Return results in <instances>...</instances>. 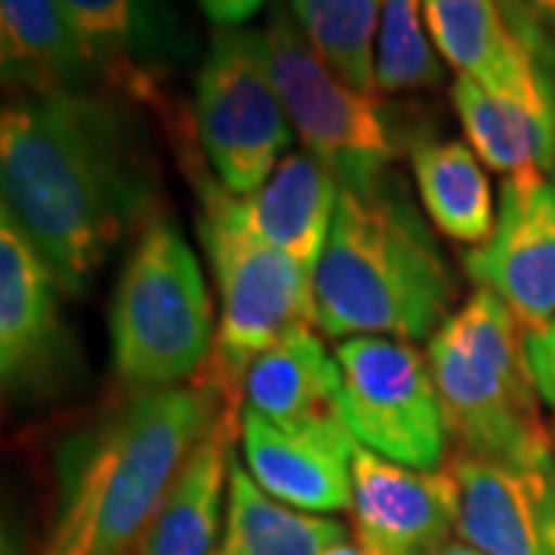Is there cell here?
Segmentation results:
<instances>
[{
    "mask_svg": "<svg viewBox=\"0 0 555 555\" xmlns=\"http://www.w3.org/2000/svg\"><path fill=\"white\" fill-rule=\"evenodd\" d=\"M506 10L555 47V0H503Z\"/></svg>",
    "mask_w": 555,
    "mask_h": 555,
    "instance_id": "cell-27",
    "label": "cell"
},
{
    "mask_svg": "<svg viewBox=\"0 0 555 555\" xmlns=\"http://www.w3.org/2000/svg\"><path fill=\"white\" fill-rule=\"evenodd\" d=\"M241 451L244 469L278 503L312 516L352 509L358 441L343 414L278 426L241 411Z\"/></svg>",
    "mask_w": 555,
    "mask_h": 555,
    "instance_id": "cell-14",
    "label": "cell"
},
{
    "mask_svg": "<svg viewBox=\"0 0 555 555\" xmlns=\"http://www.w3.org/2000/svg\"><path fill=\"white\" fill-rule=\"evenodd\" d=\"M201 158L219 185L250 198L287 158L297 130L278 93L266 38L254 28H217L201 62L192 100Z\"/></svg>",
    "mask_w": 555,
    "mask_h": 555,
    "instance_id": "cell-7",
    "label": "cell"
},
{
    "mask_svg": "<svg viewBox=\"0 0 555 555\" xmlns=\"http://www.w3.org/2000/svg\"><path fill=\"white\" fill-rule=\"evenodd\" d=\"M496 201L494 235L463 266L513 309L525 334H534L555 318V177H506Z\"/></svg>",
    "mask_w": 555,
    "mask_h": 555,
    "instance_id": "cell-12",
    "label": "cell"
},
{
    "mask_svg": "<svg viewBox=\"0 0 555 555\" xmlns=\"http://www.w3.org/2000/svg\"><path fill=\"white\" fill-rule=\"evenodd\" d=\"M112 367L124 389H173L204 377L214 356V299L192 244L155 217L120 269L112 312Z\"/></svg>",
    "mask_w": 555,
    "mask_h": 555,
    "instance_id": "cell-5",
    "label": "cell"
},
{
    "mask_svg": "<svg viewBox=\"0 0 555 555\" xmlns=\"http://www.w3.org/2000/svg\"><path fill=\"white\" fill-rule=\"evenodd\" d=\"M451 102L466 142L494 173L555 177V105L500 100L466 78L451 83Z\"/></svg>",
    "mask_w": 555,
    "mask_h": 555,
    "instance_id": "cell-21",
    "label": "cell"
},
{
    "mask_svg": "<svg viewBox=\"0 0 555 555\" xmlns=\"http://www.w3.org/2000/svg\"><path fill=\"white\" fill-rule=\"evenodd\" d=\"M3 555H22V546L16 537L10 534V528L3 531Z\"/></svg>",
    "mask_w": 555,
    "mask_h": 555,
    "instance_id": "cell-32",
    "label": "cell"
},
{
    "mask_svg": "<svg viewBox=\"0 0 555 555\" xmlns=\"http://www.w3.org/2000/svg\"><path fill=\"white\" fill-rule=\"evenodd\" d=\"M241 411L278 426L343 414V371L312 324H299L250 364Z\"/></svg>",
    "mask_w": 555,
    "mask_h": 555,
    "instance_id": "cell-20",
    "label": "cell"
},
{
    "mask_svg": "<svg viewBox=\"0 0 555 555\" xmlns=\"http://www.w3.org/2000/svg\"><path fill=\"white\" fill-rule=\"evenodd\" d=\"M201 192L198 232L214 266L219 294V324L207 377L229 404L241 408V386L272 343L299 324H312V272L297 259L257 241L235 217L232 195L192 164Z\"/></svg>",
    "mask_w": 555,
    "mask_h": 555,
    "instance_id": "cell-6",
    "label": "cell"
},
{
    "mask_svg": "<svg viewBox=\"0 0 555 555\" xmlns=\"http://www.w3.org/2000/svg\"><path fill=\"white\" fill-rule=\"evenodd\" d=\"M444 83V62L426 31L423 0H386L377 35V90L411 93Z\"/></svg>",
    "mask_w": 555,
    "mask_h": 555,
    "instance_id": "cell-25",
    "label": "cell"
},
{
    "mask_svg": "<svg viewBox=\"0 0 555 555\" xmlns=\"http://www.w3.org/2000/svg\"><path fill=\"white\" fill-rule=\"evenodd\" d=\"M3 214L80 297L108 254L160 217V170L137 102L112 90L13 96L0 118Z\"/></svg>",
    "mask_w": 555,
    "mask_h": 555,
    "instance_id": "cell-1",
    "label": "cell"
},
{
    "mask_svg": "<svg viewBox=\"0 0 555 555\" xmlns=\"http://www.w3.org/2000/svg\"><path fill=\"white\" fill-rule=\"evenodd\" d=\"M339 540H349L343 521L278 503L238 460H232L225 525L217 555H324Z\"/></svg>",
    "mask_w": 555,
    "mask_h": 555,
    "instance_id": "cell-23",
    "label": "cell"
},
{
    "mask_svg": "<svg viewBox=\"0 0 555 555\" xmlns=\"http://www.w3.org/2000/svg\"><path fill=\"white\" fill-rule=\"evenodd\" d=\"M525 352H528V367L534 377L537 396L555 411V318L546 327L528 334Z\"/></svg>",
    "mask_w": 555,
    "mask_h": 555,
    "instance_id": "cell-26",
    "label": "cell"
},
{
    "mask_svg": "<svg viewBox=\"0 0 555 555\" xmlns=\"http://www.w3.org/2000/svg\"><path fill=\"white\" fill-rule=\"evenodd\" d=\"M553 469L555 460L543 469H518L456 451L451 473L460 485V540L481 555H553L543 525Z\"/></svg>",
    "mask_w": 555,
    "mask_h": 555,
    "instance_id": "cell-16",
    "label": "cell"
},
{
    "mask_svg": "<svg viewBox=\"0 0 555 555\" xmlns=\"http://www.w3.org/2000/svg\"><path fill=\"white\" fill-rule=\"evenodd\" d=\"M525 339L513 309L488 287H476L429 339L426 358L460 454L518 469L555 460V438L537 414Z\"/></svg>",
    "mask_w": 555,
    "mask_h": 555,
    "instance_id": "cell-4",
    "label": "cell"
},
{
    "mask_svg": "<svg viewBox=\"0 0 555 555\" xmlns=\"http://www.w3.org/2000/svg\"><path fill=\"white\" fill-rule=\"evenodd\" d=\"M102 90L158 102L160 83L195 60V38L170 0H62Z\"/></svg>",
    "mask_w": 555,
    "mask_h": 555,
    "instance_id": "cell-13",
    "label": "cell"
},
{
    "mask_svg": "<svg viewBox=\"0 0 555 555\" xmlns=\"http://www.w3.org/2000/svg\"><path fill=\"white\" fill-rule=\"evenodd\" d=\"M411 173L423 210L441 235L481 247L494 235L496 210L491 182L469 142L423 139L411 145Z\"/></svg>",
    "mask_w": 555,
    "mask_h": 555,
    "instance_id": "cell-22",
    "label": "cell"
},
{
    "mask_svg": "<svg viewBox=\"0 0 555 555\" xmlns=\"http://www.w3.org/2000/svg\"><path fill=\"white\" fill-rule=\"evenodd\" d=\"M262 3L266 0H201V10L217 28H241L257 16Z\"/></svg>",
    "mask_w": 555,
    "mask_h": 555,
    "instance_id": "cell-28",
    "label": "cell"
},
{
    "mask_svg": "<svg viewBox=\"0 0 555 555\" xmlns=\"http://www.w3.org/2000/svg\"><path fill=\"white\" fill-rule=\"evenodd\" d=\"M60 297L47 262L0 217V379L7 398L50 401L78 383L83 361Z\"/></svg>",
    "mask_w": 555,
    "mask_h": 555,
    "instance_id": "cell-10",
    "label": "cell"
},
{
    "mask_svg": "<svg viewBox=\"0 0 555 555\" xmlns=\"http://www.w3.org/2000/svg\"><path fill=\"white\" fill-rule=\"evenodd\" d=\"M343 371V420L358 448L398 466L441 469L451 429L429 358L414 343L349 337L337 346Z\"/></svg>",
    "mask_w": 555,
    "mask_h": 555,
    "instance_id": "cell-9",
    "label": "cell"
},
{
    "mask_svg": "<svg viewBox=\"0 0 555 555\" xmlns=\"http://www.w3.org/2000/svg\"><path fill=\"white\" fill-rule=\"evenodd\" d=\"M235 436H241V411H225L189 456L137 555H217Z\"/></svg>",
    "mask_w": 555,
    "mask_h": 555,
    "instance_id": "cell-19",
    "label": "cell"
},
{
    "mask_svg": "<svg viewBox=\"0 0 555 555\" xmlns=\"http://www.w3.org/2000/svg\"><path fill=\"white\" fill-rule=\"evenodd\" d=\"M262 38L278 93L306 152L324 160L343 189H377L401 152L396 120L383 100L352 90L318 60L284 3L269 10Z\"/></svg>",
    "mask_w": 555,
    "mask_h": 555,
    "instance_id": "cell-8",
    "label": "cell"
},
{
    "mask_svg": "<svg viewBox=\"0 0 555 555\" xmlns=\"http://www.w3.org/2000/svg\"><path fill=\"white\" fill-rule=\"evenodd\" d=\"M438 555H481V553H476L473 546H466L463 540H451V543H448V546H444Z\"/></svg>",
    "mask_w": 555,
    "mask_h": 555,
    "instance_id": "cell-31",
    "label": "cell"
},
{
    "mask_svg": "<svg viewBox=\"0 0 555 555\" xmlns=\"http://www.w3.org/2000/svg\"><path fill=\"white\" fill-rule=\"evenodd\" d=\"M229 404L214 379L127 396L53 448V494L40 555H133L179 473Z\"/></svg>",
    "mask_w": 555,
    "mask_h": 555,
    "instance_id": "cell-2",
    "label": "cell"
},
{
    "mask_svg": "<svg viewBox=\"0 0 555 555\" xmlns=\"http://www.w3.org/2000/svg\"><path fill=\"white\" fill-rule=\"evenodd\" d=\"M456 294L448 259L396 173L371 192L339 189L312 278V324L324 337L433 339L456 312Z\"/></svg>",
    "mask_w": 555,
    "mask_h": 555,
    "instance_id": "cell-3",
    "label": "cell"
},
{
    "mask_svg": "<svg viewBox=\"0 0 555 555\" xmlns=\"http://www.w3.org/2000/svg\"><path fill=\"white\" fill-rule=\"evenodd\" d=\"M358 546L367 555H438L460 521V485L451 469H411L358 448Z\"/></svg>",
    "mask_w": 555,
    "mask_h": 555,
    "instance_id": "cell-15",
    "label": "cell"
},
{
    "mask_svg": "<svg viewBox=\"0 0 555 555\" xmlns=\"http://www.w3.org/2000/svg\"><path fill=\"white\" fill-rule=\"evenodd\" d=\"M438 56L500 100L555 105V47L503 0H423Z\"/></svg>",
    "mask_w": 555,
    "mask_h": 555,
    "instance_id": "cell-11",
    "label": "cell"
},
{
    "mask_svg": "<svg viewBox=\"0 0 555 555\" xmlns=\"http://www.w3.org/2000/svg\"><path fill=\"white\" fill-rule=\"evenodd\" d=\"M337 173L312 152H291L266 179V185L250 198H235V217L262 244L278 254L297 259L306 272L315 275V266L339 204Z\"/></svg>",
    "mask_w": 555,
    "mask_h": 555,
    "instance_id": "cell-17",
    "label": "cell"
},
{
    "mask_svg": "<svg viewBox=\"0 0 555 555\" xmlns=\"http://www.w3.org/2000/svg\"><path fill=\"white\" fill-rule=\"evenodd\" d=\"M0 65L13 96L102 90L62 0H0Z\"/></svg>",
    "mask_w": 555,
    "mask_h": 555,
    "instance_id": "cell-18",
    "label": "cell"
},
{
    "mask_svg": "<svg viewBox=\"0 0 555 555\" xmlns=\"http://www.w3.org/2000/svg\"><path fill=\"white\" fill-rule=\"evenodd\" d=\"M386 0H291L299 31L343 83L379 96L377 35Z\"/></svg>",
    "mask_w": 555,
    "mask_h": 555,
    "instance_id": "cell-24",
    "label": "cell"
},
{
    "mask_svg": "<svg viewBox=\"0 0 555 555\" xmlns=\"http://www.w3.org/2000/svg\"><path fill=\"white\" fill-rule=\"evenodd\" d=\"M324 555H367L358 543H349V540H339V543H334L331 550Z\"/></svg>",
    "mask_w": 555,
    "mask_h": 555,
    "instance_id": "cell-30",
    "label": "cell"
},
{
    "mask_svg": "<svg viewBox=\"0 0 555 555\" xmlns=\"http://www.w3.org/2000/svg\"><path fill=\"white\" fill-rule=\"evenodd\" d=\"M543 525H546V540L555 555V469L546 478V494H543Z\"/></svg>",
    "mask_w": 555,
    "mask_h": 555,
    "instance_id": "cell-29",
    "label": "cell"
}]
</instances>
